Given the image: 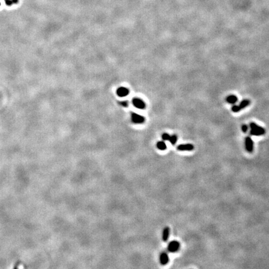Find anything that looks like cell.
I'll list each match as a JSON object with an SVG mask.
<instances>
[{
  "mask_svg": "<svg viewBox=\"0 0 269 269\" xmlns=\"http://www.w3.org/2000/svg\"><path fill=\"white\" fill-rule=\"evenodd\" d=\"M12 1H13V3L14 4H16L18 3V0H12Z\"/></svg>",
  "mask_w": 269,
  "mask_h": 269,
  "instance_id": "cell-18",
  "label": "cell"
},
{
  "mask_svg": "<svg viewBox=\"0 0 269 269\" xmlns=\"http://www.w3.org/2000/svg\"><path fill=\"white\" fill-rule=\"evenodd\" d=\"M170 234V229L168 227H166L163 229L162 234V239L164 242H166L168 240Z\"/></svg>",
  "mask_w": 269,
  "mask_h": 269,
  "instance_id": "cell-10",
  "label": "cell"
},
{
  "mask_svg": "<svg viewBox=\"0 0 269 269\" xmlns=\"http://www.w3.org/2000/svg\"><path fill=\"white\" fill-rule=\"evenodd\" d=\"M169 138H170V135L168 133H164L162 135V139L163 140V141H169Z\"/></svg>",
  "mask_w": 269,
  "mask_h": 269,
  "instance_id": "cell-14",
  "label": "cell"
},
{
  "mask_svg": "<svg viewBox=\"0 0 269 269\" xmlns=\"http://www.w3.org/2000/svg\"><path fill=\"white\" fill-rule=\"evenodd\" d=\"M248 129H249V127H248V126L247 125H246V124L242 125V132H244V133H246V132H247V131H248Z\"/></svg>",
  "mask_w": 269,
  "mask_h": 269,
  "instance_id": "cell-15",
  "label": "cell"
},
{
  "mask_svg": "<svg viewBox=\"0 0 269 269\" xmlns=\"http://www.w3.org/2000/svg\"><path fill=\"white\" fill-rule=\"evenodd\" d=\"M250 100H248V99L243 100L238 105H233L232 107V111L233 112H235V113H236V112H238L239 111H241V110L243 109V108H245L247 107H248L249 105H250Z\"/></svg>",
  "mask_w": 269,
  "mask_h": 269,
  "instance_id": "cell-2",
  "label": "cell"
},
{
  "mask_svg": "<svg viewBox=\"0 0 269 269\" xmlns=\"http://www.w3.org/2000/svg\"><path fill=\"white\" fill-rule=\"evenodd\" d=\"M194 146L193 144L191 143H186V144H181L177 146V150L178 151L181 152H189V151H193L194 150Z\"/></svg>",
  "mask_w": 269,
  "mask_h": 269,
  "instance_id": "cell-5",
  "label": "cell"
},
{
  "mask_svg": "<svg viewBox=\"0 0 269 269\" xmlns=\"http://www.w3.org/2000/svg\"><path fill=\"white\" fill-rule=\"evenodd\" d=\"M238 99L235 95H229L227 98H226V101L227 103L230 104H235V103L237 102Z\"/></svg>",
  "mask_w": 269,
  "mask_h": 269,
  "instance_id": "cell-11",
  "label": "cell"
},
{
  "mask_svg": "<svg viewBox=\"0 0 269 269\" xmlns=\"http://www.w3.org/2000/svg\"><path fill=\"white\" fill-rule=\"evenodd\" d=\"M0 5H1V3H0Z\"/></svg>",
  "mask_w": 269,
  "mask_h": 269,
  "instance_id": "cell-19",
  "label": "cell"
},
{
  "mask_svg": "<svg viewBox=\"0 0 269 269\" xmlns=\"http://www.w3.org/2000/svg\"><path fill=\"white\" fill-rule=\"evenodd\" d=\"M132 121L134 124H143L145 121V118L141 115H138L137 113H132Z\"/></svg>",
  "mask_w": 269,
  "mask_h": 269,
  "instance_id": "cell-6",
  "label": "cell"
},
{
  "mask_svg": "<svg viewBox=\"0 0 269 269\" xmlns=\"http://www.w3.org/2000/svg\"><path fill=\"white\" fill-rule=\"evenodd\" d=\"M180 248V243L177 241H173L169 243L168 246V250L169 252L174 253L178 251Z\"/></svg>",
  "mask_w": 269,
  "mask_h": 269,
  "instance_id": "cell-3",
  "label": "cell"
},
{
  "mask_svg": "<svg viewBox=\"0 0 269 269\" xmlns=\"http://www.w3.org/2000/svg\"><path fill=\"white\" fill-rule=\"evenodd\" d=\"M177 140V136H176V135H171V136H170L169 141H170V143L172 144V145H174L176 143Z\"/></svg>",
  "mask_w": 269,
  "mask_h": 269,
  "instance_id": "cell-13",
  "label": "cell"
},
{
  "mask_svg": "<svg viewBox=\"0 0 269 269\" xmlns=\"http://www.w3.org/2000/svg\"><path fill=\"white\" fill-rule=\"evenodd\" d=\"M133 104L135 107L140 109H143L146 107L145 103L141 99L138 98H135L133 99Z\"/></svg>",
  "mask_w": 269,
  "mask_h": 269,
  "instance_id": "cell-7",
  "label": "cell"
},
{
  "mask_svg": "<svg viewBox=\"0 0 269 269\" xmlns=\"http://www.w3.org/2000/svg\"><path fill=\"white\" fill-rule=\"evenodd\" d=\"M245 147L248 153H252L254 151V142L251 138L249 136H247L245 139Z\"/></svg>",
  "mask_w": 269,
  "mask_h": 269,
  "instance_id": "cell-4",
  "label": "cell"
},
{
  "mask_svg": "<svg viewBox=\"0 0 269 269\" xmlns=\"http://www.w3.org/2000/svg\"><path fill=\"white\" fill-rule=\"evenodd\" d=\"M250 133L252 136H262L265 133V130L255 123H250Z\"/></svg>",
  "mask_w": 269,
  "mask_h": 269,
  "instance_id": "cell-1",
  "label": "cell"
},
{
  "mask_svg": "<svg viewBox=\"0 0 269 269\" xmlns=\"http://www.w3.org/2000/svg\"><path fill=\"white\" fill-rule=\"evenodd\" d=\"M120 104L122 106H123V107H127V106H128V102H127V101H122V102H120Z\"/></svg>",
  "mask_w": 269,
  "mask_h": 269,
  "instance_id": "cell-16",
  "label": "cell"
},
{
  "mask_svg": "<svg viewBox=\"0 0 269 269\" xmlns=\"http://www.w3.org/2000/svg\"><path fill=\"white\" fill-rule=\"evenodd\" d=\"M116 94L118 95L119 97H124L127 96L129 94V90L126 87H120L117 89L116 91Z\"/></svg>",
  "mask_w": 269,
  "mask_h": 269,
  "instance_id": "cell-9",
  "label": "cell"
},
{
  "mask_svg": "<svg viewBox=\"0 0 269 269\" xmlns=\"http://www.w3.org/2000/svg\"><path fill=\"white\" fill-rule=\"evenodd\" d=\"M5 3H6V5H7V6H11L12 4L13 3V1H12V0H5Z\"/></svg>",
  "mask_w": 269,
  "mask_h": 269,
  "instance_id": "cell-17",
  "label": "cell"
},
{
  "mask_svg": "<svg viewBox=\"0 0 269 269\" xmlns=\"http://www.w3.org/2000/svg\"><path fill=\"white\" fill-rule=\"evenodd\" d=\"M169 256H168V254H167L166 252H162L160 254V262L162 265H166L167 263L169 262Z\"/></svg>",
  "mask_w": 269,
  "mask_h": 269,
  "instance_id": "cell-8",
  "label": "cell"
},
{
  "mask_svg": "<svg viewBox=\"0 0 269 269\" xmlns=\"http://www.w3.org/2000/svg\"><path fill=\"white\" fill-rule=\"evenodd\" d=\"M156 146H157V148H158L161 151L165 150L167 148L166 145V143L163 141H158V142L157 143V144H156Z\"/></svg>",
  "mask_w": 269,
  "mask_h": 269,
  "instance_id": "cell-12",
  "label": "cell"
}]
</instances>
